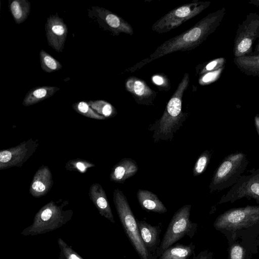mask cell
Returning a JSON list of instances; mask_svg holds the SVG:
<instances>
[{"mask_svg":"<svg viewBox=\"0 0 259 259\" xmlns=\"http://www.w3.org/2000/svg\"><path fill=\"white\" fill-rule=\"evenodd\" d=\"M226 13V9L222 8L209 14L190 29L164 41L148 58L129 68L128 71H134L155 59L175 52L195 49L215 31Z\"/></svg>","mask_w":259,"mask_h":259,"instance_id":"6da1fadb","label":"cell"},{"mask_svg":"<svg viewBox=\"0 0 259 259\" xmlns=\"http://www.w3.org/2000/svg\"><path fill=\"white\" fill-rule=\"evenodd\" d=\"M189 83V76L185 73L176 90L168 102L161 117L149 126L153 131L154 142L159 140L171 141L174 133L182 125L187 114L182 111V97Z\"/></svg>","mask_w":259,"mask_h":259,"instance_id":"7a4b0ae2","label":"cell"},{"mask_svg":"<svg viewBox=\"0 0 259 259\" xmlns=\"http://www.w3.org/2000/svg\"><path fill=\"white\" fill-rule=\"evenodd\" d=\"M68 205L67 200L50 201L39 209L31 225L23 229L20 234L36 236L61 228L73 217V211L67 208Z\"/></svg>","mask_w":259,"mask_h":259,"instance_id":"3957f363","label":"cell"},{"mask_svg":"<svg viewBox=\"0 0 259 259\" xmlns=\"http://www.w3.org/2000/svg\"><path fill=\"white\" fill-rule=\"evenodd\" d=\"M113 202L124 231L141 259H157L146 248L140 236L137 219L123 192L116 189Z\"/></svg>","mask_w":259,"mask_h":259,"instance_id":"277c9868","label":"cell"},{"mask_svg":"<svg viewBox=\"0 0 259 259\" xmlns=\"http://www.w3.org/2000/svg\"><path fill=\"white\" fill-rule=\"evenodd\" d=\"M248 164L246 155L237 152L227 156L214 171L209 186L210 193L221 191L236 184Z\"/></svg>","mask_w":259,"mask_h":259,"instance_id":"5b68a950","label":"cell"},{"mask_svg":"<svg viewBox=\"0 0 259 259\" xmlns=\"http://www.w3.org/2000/svg\"><path fill=\"white\" fill-rule=\"evenodd\" d=\"M191 208V204H186L174 213L156 251L157 259L165 249L185 236L191 239L194 236L197 224L190 220Z\"/></svg>","mask_w":259,"mask_h":259,"instance_id":"8992f818","label":"cell"},{"mask_svg":"<svg viewBox=\"0 0 259 259\" xmlns=\"http://www.w3.org/2000/svg\"><path fill=\"white\" fill-rule=\"evenodd\" d=\"M210 5L209 2L194 1L177 7L157 20L152 30L158 33L168 32L195 17Z\"/></svg>","mask_w":259,"mask_h":259,"instance_id":"52a82bcc","label":"cell"},{"mask_svg":"<svg viewBox=\"0 0 259 259\" xmlns=\"http://www.w3.org/2000/svg\"><path fill=\"white\" fill-rule=\"evenodd\" d=\"M259 223V205L230 209L220 214L214 222L218 230L235 231Z\"/></svg>","mask_w":259,"mask_h":259,"instance_id":"ba28073f","label":"cell"},{"mask_svg":"<svg viewBox=\"0 0 259 259\" xmlns=\"http://www.w3.org/2000/svg\"><path fill=\"white\" fill-rule=\"evenodd\" d=\"M259 38V14L250 13L238 25L234 40V57L251 55L255 40Z\"/></svg>","mask_w":259,"mask_h":259,"instance_id":"9c48e42d","label":"cell"},{"mask_svg":"<svg viewBox=\"0 0 259 259\" xmlns=\"http://www.w3.org/2000/svg\"><path fill=\"white\" fill-rule=\"evenodd\" d=\"M242 198L253 199L259 204V167L250 175L242 176L221 197L219 203H233Z\"/></svg>","mask_w":259,"mask_h":259,"instance_id":"30bf717a","label":"cell"},{"mask_svg":"<svg viewBox=\"0 0 259 259\" xmlns=\"http://www.w3.org/2000/svg\"><path fill=\"white\" fill-rule=\"evenodd\" d=\"M39 145L37 140L32 138L18 145L0 151V170L13 167H21L36 152Z\"/></svg>","mask_w":259,"mask_h":259,"instance_id":"8fae6325","label":"cell"},{"mask_svg":"<svg viewBox=\"0 0 259 259\" xmlns=\"http://www.w3.org/2000/svg\"><path fill=\"white\" fill-rule=\"evenodd\" d=\"M46 34L49 46L62 53L68 33V28L58 14L51 15L45 23Z\"/></svg>","mask_w":259,"mask_h":259,"instance_id":"7c38bea8","label":"cell"},{"mask_svg":"<svg viewBox=\"0 0 259 259\" xmlns=\"http://www.w3.org/2000/svg\"><path fill=\"white\" fill-rule=\"evenodd\" d=\"M95 17L102 21L106 30L112 32L114 35L120 33L133 35V29L131 25L120 16L103 8L92 7Z\"/></svg>","mask_w":259,"mask_h":259,"instance_id":"4fadbf2b","label":"cell"},{"mask_svg":"<svg viewBox=\"0 0 259 259\" xmlns=\"http://www.w3.org/2000/svg\"><path fill=\"white\" fill-rule=\"evenodd\" d=\"M54 184L50 168L42 165L35 172L30 183L29 192L35 198L45 196L50 192Z\"/></svg>","mask_w":259,"mask_h":259,"instance_id":"5bb4252c","label":"cell"},{"mask_svg":"<svg viewBox=\"0 0 259 259\" xmlns=\"http://www.w3.org/2000/svg\"><path fill=\"white\" fill-rule=\"evenodd\" d=\"M141 239L147 249L156 257V251L161 242L160 225L152 226L145 221L137 220Z\"/></svg>","mask_w":259,"mask_h":259,"instance_id":"9a60e30c","label":"cell"},{"mask_svg":"<svg viewBox=\"0 0 259 259\" xmlns=\"http://www.w3.org/2000/svg\"><path fill=\"white\" fill-rule=\"evenodd\" d=\"M89 198L99 213L112 223H115L114 216L106 192L99 183L92 184L89 191Z\"/></svg>","mask_w":259,"mask_h":259,"instance_id":"2e32d148","label":"cell"},{"mask_svg":"<svg viewBox=\"0 0 259 259\" xmlns=\"http://www.w3.org/2000/svg\"><path fill=\"white\" fill-rule=\"evenodd\" d=\"M126 90L135 98L139 104H146V102L151 101L156 96L153 90L144 81L136 77H130L125 83Z\"/></svg>","mask_w":259,"mask_h":259,"instance_id":"e0dca14e","label":"cell"},{"mask_svg":"<svg viewBox=\"0 0 259 259\" xmlns=\"http://www.w3.org/2000/svg\"><path fill=\"white\" fill-rule=\"evenodd\" d=\"M138 170L137 162L129 158L120 160L113 167L109 177L111 182L123 183L126 180L135 175Z\"/></svg>","mask_w":259,"mask_h":259,"instance_id":"ac0fdd59","label":"cell"},{"mask_svg":"<svg viewBox=\"0 0 259 259\" xmlns=\"http://www.w3.org/2000/svg\"><path fill=\"white\" fill-rule=\"evenodd\" d=\"M137 195L140 206L146 211L158 213H164L167 211L166 207L153 192L139 189Z\"/></svg>","mask_w":259,"mask_h":259,"instance_id":"d6986e66","label":"cell"},{"mask_svg":"<svg viewBox=\"0 0 259 259\" xmlns=\"http://www.w3.org/2000/svg\"><path fill=\"white\" fill-rule=\"evenodd\" d=\"M60 89L57 87L45 85L33 88L26 94L22 105L29 106L53 96Z\"/></svg>","mask_w":259,"mask_h":259,"instance_id":"ffe728a7","label":"cell"},{"mask_svg":"<svg viewBox=\"0 0 259 259\" xmlns=\"http://www.w3.org/2000/svg\"><path fill=\"white\" fill-rule=\"evenodd\" d=\"M195 248L192 242L188 245L175 244L165 249L157 259H190L195 255Z\"/></svg>","mask_w":259,"mask_h":259,"instance_id":"44dd1931","label":"cell"},{"mask_svg":"<svg viewBox=\"0 0 259 259\" xmlns=\"http://www.w3.org/2000/svg\"><path fill=\"white\" fill-rule=\"evenodd\" d=\"M233 62L243 74L253 77H259V55L234 57Z\"/></svg>","mask_w":259,"mask_h":259,"instance_id":"7402d4cb","label":"cell"},{"mask_svg":"<svg viewBox=\"0 0 259 259\" xmlns=\"http://www.w3.org/2000/svg\"><path fill=\"white\" fill-rule=\"evenodd\" d=\"M12 15L17 24L24 22L30 12V3L27 0H14L10 5Z\"/></svg>","mask_w":259,"mask_h":259,"instance_id":"603a6c76","label":"cell"},{"mask_svg":"<svg viewBox=\"0 0 259 259\" xmlns=\"http://www.w3.org/2000/svg\"><path fill=\"white\" fill-rule=\"evenodd\" d=\"M88 102L97 113L105 118L113 117L117 114L115 108L106 101L102 100H90Z\"/></svg>","mask_w":259,"mask_h":259,"instance_id":"cb8c5ba5","label":"cell"},{"mask_svg":"<svg viewBox=\"0 0 259 259\" xmlns=\"http://www.w3.org/2000/svg\"><path fill=\"white\" fill-rule=\"evenodd\" d=\"M40 66L47 73H52L61 70L62 65L49 53L41 50L39 53Z\"/></svg>","mask_w":259,"mask_h":259,"instance_id":"d4e9b609","label":"cell"},{"mask_svg":"<svg viewBox=\"0 0 259 259\" xmlns=\"http://www.w3.org/2000/svg\"><path fill=\"white\" fill-rule=\"evenodd\" d=\"M72 108L78 113L88 118L97 120H104L106 118L97 113L89 105L88 102L79 101L74 103Z\"/></svg>","mask_w":259,"mask_h":259,"instance_id":"484cf974","label":"cell"},{"mask_svg":"<svg viewBox=\"0 0 259 259\" xmlns=\"http://www.w3.org/2000/svg\"><path fill=\"white\" fill-rule=\"evenodd\" d=\"M95 166V164L85 159L76 158L69 160L66 163L65 168L68 171H75L84 174L90 168Z\"/></svg>","mask_w":259,"mask_h":259,"instance_id":"4316f807","label":"cell"},{"mask_svg":"<svg viewBox=\"0 0 259 259\" xmlns=\"http://www.w3.org/2000/svg\"><path fill=\"white\" fill-rule=\"evenodd\" d=\"M57 243L60 249L59 259H84L62 238H58Z\"/></svg>","mask_w":259,"mask_h":259,"instance_id":"83f0119b","label":"cell"},{"mask_svg":"<svg viewBox=\"0 0 259 259\" xmlns=\"http://www.w3.org/2000/svg\"><path fill=\"white\" fill-rule=\"evenodd\" d=\"M210 157L211 154L208 150H205L202 153L193 167V175L194 177L202 174L205 170L210 161Z\"/></svg>","mask_w":259,"mask_h":259,"instance_id":"f1b7e54d","label":"cell"},{"mask_svg":"<svg viewBox=\"0 0 259 259\" xmlns=\"http://www.w3.org/2000/svg\"><path fill=\"white\" fill-rule=\"evenodd\" d=\"M226 62V59L224 57L213 59L205 64L200 72V74L202 75L207 72L224 68Z\"/></svg>","mask_w":259,"mask_h":259,"instance_id":"f546056e","label":"cell"},{"mask_svg":"<svg viewBox=\"0 0 259 259\" xmlns=\"http://www.w3.org/2000/svg\"><path fill=\"white\" fill-rule=\"evenodd\" d=\"M224 68L207 72L202 75L199 79L201 85H206L215 81L220 76Z\"/></svg>","mask_w":259,"mask_h":259,"instance_id":"4dcf8cb0","label":"cell"},{"mask_svg":"<svg viewBox=\"0 0 259 259\" xmlns=\"http://www.w3.org/2000/svg\"><path fill=\"white\" fill-rule=\"evenodd\" d=\"M244 248L238 244H234L230 247L229 259H244Z\"/></svg>","mask_w":259,"mask_h":259,"instance_id":"1f68e13d","label":"cell"},{"mask_svg":"<svg viewBox=\"0 0 259 259\" xmlns=\"http://www.w3.org/2000/svg\"><path fill=\"white\" fill-rule=\"evenodd\" d=\"M213 253L205 250L201 251L197 255H195L192 259H213Z\"/></svg>","mask_w":259,"mask_h":259,"instance_id":"d6a6232c","label":"cell"},{"mask_svg":"<svg viewBox=\"0 0 259 259\" xmlns=\"http://www.w3.org/2000/svg\"><path fill=\"white\" fill-rule=\"evenodd\" d=\"M153 82L157 85H163L165 84V80L163 76L159 75H156L152 77Z\"/></svg>","mask_w":259,"mask_h":259,"instance_id":"836d02e7","label":"cell"},{"mask_svg":"<svg viewBox=\"0 0 259 259\" xmlns=\"http://www.w3.org/2000/svg\"><path fill=\"white\" fill-rule=\"evenodd\" d=\"M254 125L259 136V114H256L254 118Z\"/></svg>","mask_w":259,"mask_h":259,"instance_id":"e575fe53","label":"cell"},{"mask_svg":"<svg viewBox=\"0 0 259 259\" xmlns=\"http://www.w3.org/2000/svg\"><path fill=\"white\" fill-rule=\"evenodd\" d=\"M259 55V39L258 40V42L255 46L254 51L251 55Z\"/></svg>","mask_w":259,"mask_h":259,"instance_id":"d590c367","label":"cell"},{"mask_svg":"<svg viewBox=\"0 0 259 259\" xmlns=\"http://www.w3.org/2000/svg\"><path fill=\"white\" fill-rule=\"evenodd\" d=\"M248 4L259 7V0H251L248 2Z\"/></svg>","mask_w":259,"mask_h":259,"instance_id":"8d00e7d4","label":"cell"}]
</instances>
